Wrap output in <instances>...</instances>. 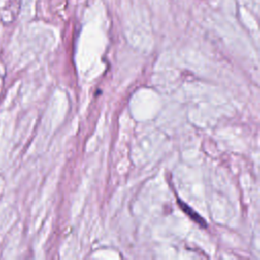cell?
<instances>
[{
  "label": "cell",
  "mask_w": 260,
  "mask_h": 260,
  "mask_svg": "<svg viewBox=\"0 0 260 260\" xmlns=\"http://www.w3.org/2000/svg\"><path fill=\"white\" fill-rule=\"evenodd\" d=\"M179 205L182 207V209L193 219V220H195L196 222H198L199 224H201V225H206V223H205V221H204V219L202 218V217H200L195 211H193L188 205H186V204H184L183 202H181V201H179Z\"/></svg>",
  "instance_id": "6da1fadb"
}]
</instances>
